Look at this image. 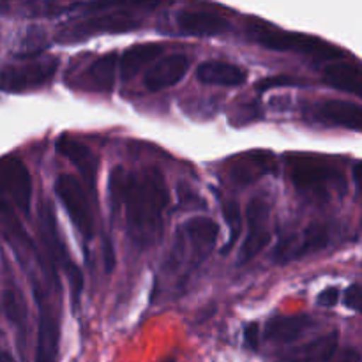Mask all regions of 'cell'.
Instances as JSON below:
<instances>
[{
    "label": "cell",
    "mask_w": 362,
    "mask_h": 362,
    "mask_svg": "<svg viewBox=\"0 0 362 362\" xmlns=\"http://www.w3.org/2000/svg\"><path fill=\"white\" fill-rule=\"evenodd\" d=\"M108 202L113 214L126 209L127 233L134 246L147 250L161 240L170 193L158 168L147 166L129 172L115 166L108 179Z\"/></svg>",
    "instance_id": "1"
},
{
    "label": "cell",
    "mask_w": 362,
    "mask_h": 362,
    "mask_svg": "<svg viewBox=\"0 0 362 362\" xmlns=\"http://www.w3.org/2000/svg\"><path fill=\"white\" fill-rule=\"evenodd\" d=\"M219 237V225L211 218L197 216L177 230L168 258L163 264V274L175 279L177 285H186L193 272L211 257Z\"/></svg>",
    "instance_id": "2"
},
{
    "label": "cell",
    "mask_w": 362,
    "mask_h": 362,
    "mask_svg": "<svg viewBox=\"0 0 362 362\" xmlns=\"http://www.w3.org/2000/svg\"><path fill=\"white\" fill-rule=\"evenodd\" d=\"M286 165L297 193L310 200L329 202L334 193L345 189L343 173L325 159L313 156H288Z\"/></svg>",
    "instance_id": "3"
},
{
    "label": "cell",
    "mask_w": 362,
    "mask_h": 362,
    "mask_svg": "<svg viewBox=\"0 0 362 362\" xmlns=\"http://www.w3.org/2000/svg\"><path fill=\"white\" fill-rule=\"evenodd\" d=\"M247 35L251 41L257 45L264 46V48L272 49V52H292L300 53V55H311L317 59L324 60H343L346 53L338 46L331 45V42L324 41L315 35L303 34V32H290L283 30V28L271 27L265 23H250L247 27Z\"/></svg>",
    "instance_id": "4"
},
{
    "label": "cell",
    "mask_w": 362,
    "mask_h": 362,
    "mask_svg": "<svg viewBox=\"0 0 362 362\" xmlns=\"http://www.w3.org/2000/svg\"><path fill=\"white\" fill-rule=\"evenodd\" d=\"M140 27L141 20L134 16V13L122 6H110L105 13H94L83 20L71 21L60 27L57 41L62 45H73L103 34H127Z\"/></svg>",
    "instance_id": "5"
},
{
    "label": "cell",
    "mask_w": 362,
    "mask_h": 362,
    "mask_svg": "<svg viewBox=\"0 0 362 362\" xmlns=\"http://www.w3.org/2000/svg\"><path fill=\"white\" fill-rule=\"evenodd\" d=\"M39 225H41L39 228H41L42 246H45L46 250V255H42V258H45V260L48 262L49 267L55 269L57 272H59V269H62L67 279L71 304H73V310L78 311L81 292H83V274H81L80 267L74 264L73 258L69 257V251H67L62 239H60L55 212H53V207L49 204L42 205Z\"/></svg>",
    "instance_id": "6"
},
{
    "label": "cell",
    "mask_w": 362,
    "mask_h": 362,
    "mask_svg": "<svg viewBox=\"0 0 362 362\" xmlns=\"http://www.w3.org/2000/svg\"><path fill=\"white\" fill-rule=\"evenodd\" d=\"M59 69V59L42 57L28 62L7 66L0 71V92L6 94H23L42 87L55 76Z\"/></svg>",
    "instance_id": "7"
},
{
    "label": "cell",
    "mask_w": 362,
    "mask_h": 362,
    "mask_svg": "<svg viewBox=\"0 0 362 362\" xmlns=\"http://www.w3.org/2000/svg\"><path fill=\"white\" fill-rule=\"evenodd\" d=\"M35 304H37V343H35V362H59L60 346V318L53 308L52 299L45 286L34 285Z\"/></svg>",
    "instance_id": "8"
},
{
    "label": "cell",
    "mask_w": 362,
    "mask_h": 362,
    "mask_svg": "<svg viewBox=\"0 0 362 362\" xmlns=\"http://www.w3.org/2000/svg\"><path fill=\"white\" fill-rule=\"evenodd\" d=\"M55 194L62 207L66 209L76 232L83 237L85 243L92 240V237H94V218H92L90 204H88L87 194H85L80 180L69 173H62L55 180Z\"/></svg>",
    "instance_id": "9"
},
{
    "label": "cell",
    "mask_w": 362,
    "mask_h": 362,
    "mask_svg": "<svg viewBox=\"0 0 362 362\" xmlns=\"http://www.w3.org/2000/svg\"><path fill=\"white\" fill-rule=\"evenodd\" d=\"M0 202L16 207L23 214L30 212L32 177L27 166L16 158H0Z\"/></svg>",
    "instance_id": "10"
},
{
    "label": "cell",
    "mask_w": 362,
    "mask_h": 362,
    "mask_svg": "<svg viewBox=\"0 0 362 362\" xmlns=\"http://www.w3.org/2000/svg\"><path fill=\"white\" fill-rule=\"evenodd\" d=\"M247 219V235L244 239L243 246L237 257V265H246L258 257L271 243V228H269V219H271V207L262 198H255L250 202L246 209Z\"/></svg>",
    "instance_id": "11"
},
{
    "label": "cell",
    "mask_w": 362,
    "mask_h": 362,
    "mask_svg": "<svg viewBox=\"0 0 362 362\" xmlns=\"http://www.w3.org/2000/svg\"><path fill=\"white\" fill-rule=\"evenodd\" d=\"M331 244V230L322 223H311L299 235L283 237L274 250V258L278 264L285 265L288 262L300 260L304 257L318 253Z\"/></svg>",
    "instance_id": "12"
},
{
    "label": "cell",
    "mask_w": 362,
    "mask_h": 362,
    "mask_svg": "<svg viewBox=\"0 0 362 362\" xmlns=\"http://www.w3.org/2000/svg\"><path fill=\"white\" fill-rule=\"evenodd\" d=\"M278 168L274 154L267 151H250L240 154L228 166V177L233 186L246 187L257 182L262 177L271 175Z\"/></svg>",
    "instance_id": "13"
},
{
    "label": "cell",
    "mask_w": 362,
    "mask_h": 362,
    "mask_svg": "<svg viewBox=\"0 0 362 362\" xmlns=\"http://www.w3.org/2000/svg\"><path fill=\"white\" fill-rule=\"evenodd\" d=\"M55 148L62 158H66L80 172L81 179L85 180L88 189L94 191L99 170V159L95 152L87 144L74 140V138L67 136V134L57 138Z\"/></svg>",
    "instance_id": "14"
},
{
    "label": "cell",
    "mask_w": 362,
    "mask_h": 362,
    "mask_svg": "<svg viewBox=\"0 0 362 362\" xmlns=\"http://www.w3.org/2000/svg\"><path fill=\"white\" fill-rule=\"evenodd\" d=\"M189 59H187L186 55H180V53L163 57L161 60H158V62L145 73V88L151 92H161L165 90V88L173 87V85H177L184 76H186V73L189 71Z\"/></svg>",
    "instance_id": "15"
},
{
    "label": "cell",
    "mask_w": 362,
    "mask_h": 362,
    "mask_svg": "<svg viewBox=\"0 0 362 362\" xmlns=\"http://www.w3.org/2000/svg\"><path fill=\"white\" fill-rule=\"evenodd\" d=\"M313 327L315 320L310 315H279L265 324L264 339L278 345H288L303 338Z\"/></svg>",
    "instance_id": "16"
},
{
    "label": "cell",
    "mask_w": 362,
    "mask_h": 362,
    "mask_svg": "<svg viewBox=\"0 0 362 362\" xmlns=\"http://www.w3.org/2000/svg\"><path fill=\"white\" fill-rule=\"evenodd\" d=\"M313 117L320 122L341 126L350 131L359 133L362 126V108L357 103L341 101V99H329L313 106Z\"/></svg>",
    "instance_id": "17"
},
{
    "label": "cell",
    "mask_w": 362,
    "mask_h": 362,
    "mask_svg": "<svg viewBox=\"0 0 362 362\" xmlns=\"http://www.w3.org/2000/svg\"><path fill=\"white\" fill-rule=\"evenodd\" d=\"M175 21L180 34L194 35V37H212V35L225 34L230 28V21L226 18L205 11H180Z\"/></svg>",
    "instance_id": "18"
},
{
    "label": "cell",
    "mask_w": 362,
    "mask_h": 362,
    "mask_svg": "<svg viewBox=\"0 0 362 362\" xmlns=\"http://www.w3.org/2000/svg\"><path fill=\"white\" fill-rule=\"evenodd\" d=\"M197 78L205 85L239 87L246 83L247 73L237 64L225 62V60H207L197 67Z\"/></svg>",
    "instance_id": "19"
},
{
    "label": "cell",
    "mask_w": 362,
    "mask_h": 362,
    "mask_svg": "<svg viewBox=\"0 0 362 362\" xmlns=\"http://www.w3.org/2000/svg\"><path fill=\"white\" fill-rule=\"evenodd\" d=\"M339 332L331 331L281 357L279 362H331L338 350Z\"/></svg>",
    "instance_id": "20"
},
{
    "label": "cell",
    "mask_w": 362,
    "mask_h": 362,
    "mask_svg": "<svg viewBox=\"0 0 362 362\" xmlns=\"http://www.w3.org/2000/svg\"><path fill=\"white\" fill-rule=\"evenodd\" d=\"M2 310L6 313L7 320L13 324L18 336V349L21 357L27 352V338H28V322H27V306L21 297V292L16 286H7L2 293Z\"/></svg>",
    "instance_id": "21"
},
{
    "label": "cell",
    "mask_w": 362,
    "mask_h": 362,
    "mask_svg": "<svg viewBox=\"0 0 362 362\" xmlns=\"http://www.w3.org/2000/svg\"><path fill=\"white\" fill-rule=\"evenodd\" d=\"M163 52H165V48L159 42H141V45H134L131 48H127L122 53L119 62L120 78L124 81L133 80L148 64L154 62Z\"/></svg>",
    "instance_id": "22"
},
{
    "label": "cell",
    "mask_w": 362,
    "mask_h": 362,
    "mask_svg": "<svg viewBox=\"0 0 362 362\" xmlns=\"http://www.w3.org/2000/svg\"><path fill=\"white\" fill-rule=\"evenodd\" d=\"M329 87L338 90L350 92L354 95H361V69L357 64L346 62V60H336L327 64L322 74Z\"/></svg>",
    "instance_id": "23"
},
{
    "label": "cell",
    "mask_w": 362,
    "mask_h": 362,
    "mask_svg": "<svg viewBox=\"0 0 362 362\" xmlns=\"http://www.w3.org/2000/svg\"><path fill=\"white\" fill-rule=\"evenodd\" d=\"M117 73V55L115 53H106L99 57L98 60L88 66L85 71V83L94 92H112L115 85Z\"/></svg>",
    "instance_id": "24"
},
{
    "label": "cell",
    "mask_w": 362,
    "mask_h": 362,
    "mask_svg": "<svg viewBox=\"0 0 362 362\" xmlns=\"http://www.w3.org/2000/svg\"><path fill=\"white\" fill-rule=\"evenodd\" d=\"M223 214H225L226 223H228V240H226L225 246L221 247V253L226 255L228 251L233 250L235 243L239 240L240 230H243V216H240L239 204L235 200H230L223 204Z\"/></svg>",
    "instance_id": "25"
},
{
    "label": "cell",
    "mask_w": 362,
    "mask_h": 362,
    "mask_svg": "<svg viewBox=\"0 0 362 362\" xmlns=\"http://www.w3.org/2000/svg\"><path fill=\"white\" fill-rule=\"evenodd\" d=\"M278 87H300V81L293 76H286V74H278V76H269L258 81L257 88L260 92L271 90V88Z\"/></svg>",
    "instance_id": "26"
},
{
    "label": "cell",
    "mask_w": 362,
    "mask_h": 362,
    "mask_svg": "<svg viewBox=\"0 0 362 362\" xmlns=\"http://www.w3.org/2000/svg\"><path fill=\"white\" fill-rule=\"evenodd\" d=\"M345 306L349 308V310L352 311H359L361 310V285L359 283H354V285H350L349 288H346L345 292Z\"/></svg>",
    "instance_id": "27"
},
{
    "label": "cell",
    "mask_w": 362,
    "mask_h": 362,
    "mask_svg": "<svg viewBox=\"0 0 362 362\" xmlns=\"http://www.w3.org/2000/svg\"><path fill=\"white\" fill-rule=\"evenodd\" d=\"M244 343L251 350H257L260 346V327H258V324L246 325V329H244Z\"/></svg>",
    "instance_id": "28"
},
{
    "label": "cell",
    "mask_w": 362,
    "mask_h": 362,
    "mask_svg": "<svg viewBox=\"0 0 362 362\" xmlns=\"http://www.w3.org/2000/svg\"><path fill=\"white\" fill-rule=\"evenodd\" d=\"M339 300V288L336 286H329L324 292H320L318 296V306L322 308H334Z\"/></svg>",
    "instance_id": "29"
},
{
    "label": "cell",
    "mask_w": 362,
    "mask_h": 362,
    "mask_svg": "<svg viewBox=\"0 0 362 362\" xmlns=\"http://www.w3.org/2000/svg\"><path fill=\"white\" fill-rule=\"evenodd\" d=\"M338 362H361V354L357 349H350L346 352H343V356L339 357Z\"/></svg>",
    "instance_id": "30"
},
{
    "label": "cell",
    "mask_w": 362,
    "mask_h": 362,
    "mask_svg": "<svg viewBox=\"0 0 362 362\" xmlns=\"http://www.w3.org/2000/svg\"><path fill=\"white\" fill-rule=\"evenodd\" d=\"M352 175H354V186H356V189H357V193H359V189H361V163L357 161L356 165H354V168H352Z\"/></svg>",
    "instance_id": "31"
},
{
    "label": "cell",
    "mask_w": 362,
    "mask_h": 362,
    "mask_svg": "<svg viewBox=\"0 0 362 362\" xmlns=\"http://www.w3.org/2000/svg\"><path fill=\"white\" fill-rule=\"evenodd\" d=\"M0 362H16V361H14V357L11 356L9 352L2 350V352H0Z\"/></svg>",
    "instance_id": "32"
}]
</instances>
